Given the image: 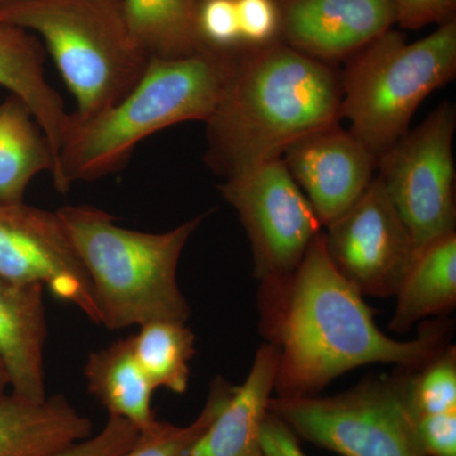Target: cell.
I'll return each instance as SVG.
<instances>
[{
  "label": "cell",
  "instance_id": "7c38bea8",
  "mask_svg": "<svg viewBox=\"0 0 456 456\" xmlns=\"http://www.w3.org/2000/svg\"><path fill=\"white\" fill-rule=\"evenodd\" d=\"M281 160L322 227L338 220L373 180L378 158L340 125L314 132L285 150Z\"/></svg>",
  "mask_w": 456,
  "mask_h": 456
},
{
  "label": "cell",
  "instance_id": "44dd1931",
  "mask_svg": "<svg viewBox=\"0 0 456 456\" xmlns=\"http://www.w3.org/2000/svg\"><path fill=\"white\" fill-rule=\"evenodd\" d=\"M126 22L150 59H178L207 47L197 0H121Z\"/></svg>",
  "mask_w": 456,
  "mask_h": 456
},
{
  "label": "cell",
  "instance_id": "4316f807",
  "mask_svg": "<svg viewBox=\"0 0 456 456\" xmlns=\"http://www.w3.org/2000/svg\"><path fill=\"white\" fill-rule=\"evenodd\" d=\"M140 430L127 419L108 416L104 428L86 439L41 456H117L139 439Z\"/></svg>",
  "mask_w": 456,
  "mask_h": 456
},
{
  "label": "cell",
  "instance_id": "ffe728a7",
  "mask_svg": "<svg viewBox=\"0 0 456 456\" xmlns=\"http://www.w3.org/2000/svg\"><path fill=\"white\" fill-rule=\"evenodd\" d=\"M56 154L49 137L20 99L0 103V203L25 202L35 176L55 167Z\"/></svg>",
  "mask_w": 456,
  "mask_h": 456
},
{
  "label": "cell",
  "instance_id": "484cf974",
  "mask_svg": "<svg viewBox=\"0 0 456 456\" xmlns=\"http://www.w3.org/2000/svg\"><path fill=\"white\" fill-rule=\"evenodd\" d=\"M242 46L256 47L279 40V0H235Z\"/></svg>",
  "mask_w": 456,
  "mask_h": 456
},
{
  "label": "cell",
  "instance_id": "7402d4cb",
  "mask_svg": "<svg viewBox=\"0 0 456 456\" xmlns=\"http://www.w3.org/2000/svg\"><path fill=\"white\" fill-rule=\"evenodd\" d=\"M131 338L134 356L155 391L187 392L189 362L196 355V335L187 323L155 321L140 326Z\"/></svg>",
  "mask_w": 456,
  "mask_h": 456
},
{
  "label": "cell",
  "instance_id": "9a60e30c",
  "mask_svg": "<svg viewBox=\"0 0 456 456\" xmlns=\"http://www.w3.org/2000/svg\"><path fill=\"white\" fill-rule=\"evenodd\" d=\"M278 353L269 342L257 349L250 371L198 440L191 456H264L260 430L274 395Z\"/></svg>",
  "mask_w": 456,
  "mask_h": 456
},
{
  "label": "cell",
  "instance_id": "9c48e42d",
  "mask_svg": "<svg viewBox=\"0 0 456 456\" xmlns=\"http://www.w3.org/2000/svg\"><path fill=\"white\" fill-rule=\"evenodd\" d=\"M222 197L244 226L260 281L289 275L322 224L283 160L275 159L226 178Z\"/></svg>",
  "mask_w": 456,
  "mask_h": 456
},
{
  "label": "cell",
  "instance_id": "ac0fdd59",
  "mask_svg": "<svg viewBox=\"0 0 456 456\" xmlns=\"http://www.w3.org/2000/svg\"><path fill=\"white\" fill-rule=\"evenodd\" d=\"M88 391L106 408L108 416L127 419L140 431L155 424V389L134 356L132 338H119L93 351L84 367Z\"/></svg>",
  "mask_w": 456,
  "mask_h": 456
},
{
  "label": "cell",
  "instance_id": "277c9868",
  "mask_svg": "<svg viewBox=\"0 0 456 456\" xmlns=\"http://www.w3.org/2000/svg\"><path fill=\"white\" fill-rule=\"evenodd\" d=\"M57 215L88 274L99 325L118 331L155 321L188 322L179 260L207 213L161 233L118 226L92 206L62 207Z\"/></svg>",
  "mask_w": 456,
  "mask_h": 456
},
{
  "label": "cell",
  "instance_id": "4dcf8cb0",
  "mask_svg": "<svg viewBox=\"0 0 456 456\" xmlns=\"http://www.w3.org/2000/svg\"><path fill=\"white\" fill-rule=\"evenodd\" d=\"M9 2H13V0H0V7H2V5L7 4Z\"/></svg>",
  "mask_w": 456,
  "mask_h": 456
},
{
  "label": "cell",
  "instance_id": "3957f363",
  "mask_svg": "<svg viewBox=\"0 0 456 456\" xmlns=\"http://www.w3.org/2000/svg\"><path fill=\"white\" fill-rule=\"evenodd\" d=\"M233 50L207 46L178 59L151 57L121 101L88 118L71 113L51 171L56 191L65 194L77 183L117 173L141 141L170 126L208 121L224 92Z\"/></svg>",
  "mask_w": 456,
  "mask_h": 456
},
{
  "label": "cell",
  "instance_id": "8fae6325",
  "mask_svg": "<svg viewBox=\"0 0 456 456\" xmlns=\"http://www.w3.org/2000/svg\"><path fill=\"white\" fill-rule=\"evenodd\" d=\"M0 277L40 284L99 325L88 274L57 212L0 203Z\"/></svg>",
  "mask_w": 456,
  "mask_h": 456
},
{
  "label": "cell",
  "instance_id": "1f68e13d",
  "mask_svg": "<svg viewBox=\"0 0 456 456\" xmlns=\"http://www.w3.org/2000/svg\"><path fill=\"white\" fill-rule=\"evenodd\" d=\"M200 0H197V3H200Z\"/></svg>",
  "mask_w": 456,
  "mask_h": 456
},
{
  "label": "cell",
  "instance_id": "5b68a950",
  "mask_svg": "<svg viewBox=\"0 0 456 456\" xmlns=\"http://www.w3.org/2000/svg\"><path fill=\"white\" fill-rule=\"evenodd\" d=\"M0 23L44 42L77 101V118L121 101L150 61L128 28L121 0H13L0 7Z\"/></svg>",
  "mask_w": 456,
  "mask_h": 456
},
{
  "label": "cell",
  "instance_id": "7a4b0ae2",
  "mask_svg": "<svg viewBox=\"0 0 456 456\" xmlns=\"http://www.w3.org/2000/svg\"><path fill=\"white\" fill-rule=\"evenodd\" d=\"M341 74L283 41L237 47L207 125L206 163L224 178L281 159L296 141L338 125Z\"/></svg>",
  "mask_w": 456,
  "mask_h": 456
},
{
  "label": "cell",
  "instance_id": "d6986e66",
  "mask_svg": "<svg viewBox=\"0 0 456 456\" xmlns=\"http://www.w3.org/2000/svg\"><path fill=\"white\" fill-rule=\"evenodd\" d=\"M389 329L406 334L416 323L448 314L456 305V233L441 237L417 254L397 294Z\"/></svg>",
  "mask_w": 456,
  "mask_h": 456
},
{
  "label": "cell",
  "instance_id": "603a6c76",
  "mask_svg": "<svg viewBox=\"0 0 456 456\" xmlns=\"http://www.w3.org/2000/svg\"><path fill=\"white\" fill-rule=\"evenodd\" d=\"M235 386L228 383L221 375L209 386L206 403L193 422L187 426H176L159 421L146 430L140 431L136 443L117 456H191L198 440L220 415Z\"/></svg>",
  "mask_w": 456,
  "mask_h": 456
},
{
  "label": "cell",
  "instance_id": "2e32d148",
  "mask_svg": "<svg viewBox=\"0 0 456 456\" xmlns=\"http://www.w3.org/2000/svg\"><path fill=\"white\" fill-rule=\"evenodd\" d=\"M0 86L31 110L57 156L70 128L71 113L47 80L41 41L33 33L5 23H0Z\"/></svg>",
  "mask_w": 456,
  "mask_h": 456
},
{
  "label": "cell",
  "instance_id": "f546056e",
  "mask_svg": "<svg viewBox=\"0 0 456 456\" xmlns=\"http://www.w3.org/2000/svg\"><path fill=\"white\" fill-rule=\"evenodd\" d=\"M9 389V378L7 370H5L4 365L0 362V399L5 397L8 395Z\"/></svg>",
  "mask_w": 456,
  "mask_h": 456
},
{
  "label": "cell",
  "instance_id": "5bb4252c",
  "mask_svg": "<svg viewBox=\"0 0 456 456\" xmlns=\"http://www.w3.org/2000/svg\"><path fill=\"white\" fill-rule=\"evenodd\" d=\"M44 293L40 284L0 277V362L7 370L12 395L32 402L47 398Z\"/></svg>",
  "mask_w": 456,
  "mask_h": 456
},
{
  "label": "cell",
  "instance_id": "e0dca14e",
  "mask_svg": "<svg viewBox=\"0 0 456 456\" xmlns=\"http://www.w3.org/2000/svg\"><path fill=\"white\" fill-rule=\"evenodd\" d=\"M93 435V424L64 395L42 402L0 399V456H41Z\"/></svg>",
  "mask_w": 456,
  "mask_h": 456
},
{
  "label": "cell",
  "instance_id": "f1b7e54d",
  "mask_svg": "<svg viewBox=\"0 0 456 456\" xmlns=\"http://www.w3.org/2000/svg\"><path fill=\"white\" fill-rule=\"evenodd\" d=\"M260 440L264 456H307L292 428L269 410L261 424Z\"/></svg>",
  "mask_w": 456,
  "mask_h": 456
},
{
  "label": "cell",
  "instance_id": "6da1fadb",
  "mask_svg": "<svg viewBox=\"0 0 456 456\" xmlns=\"http://www.w3.org/2000/svg\"><path fill=\"white\" fill-rule=\"evenodd\" d=\"M362 297L330 259L323 232L293 273L260 281L259 329L278 353L274 397L317 395L336 378L378 362L419 370L445 347L436 327L408 341L384 334Z\"/></svg>",
  "mask_w": 456,
  "mask_h": 456
},
{
  "label": "cell",
  "instance_id": "d4e9b609",
  "mask_svg": "<svg viewBox=\"0 0 456 456\" xmlns=\"http://www.w3.org/2000/svg\"><path fill=\"white\" fill-rule=\"evenodd\" d=\"M198 29L206 46L220 50L242 46L235 0H200Z\"/></svg>",
  "mask_w": 456,
  "mask_h": 456
},
{
  "label": "cell",
  "instance_id": "cb8c5ba5",
  "mask_svg": "<svg viewBox=\"0 0 456 456\" xmlns=\"http://www.w3.org/2000/svg\"><path fill=\"white\" fill-rule=\"evenodd\" d=\"M403 378L412 419L456 412L455 346L444 347L419 370H403Z\"/></svg>",
  "mask_w": 456,
  "mask_h": 456
},
{
  "label": "cell",
  "instance_id": "30bf717a",
  "mask_svg": "<svg viewBox=\"0 0 456 456\" xmlns=\"http://www.w3.org/2000/svg\"><path fill=\"white\" fill-rule=\"evenodd\" d=\"M323 239L336 269L362 296L395 297L417 255L379 176L326 227Z\"/></svg>",
  "mask_w": 456,
  "mask_h": 456
},
{
  "label": "cell",
  "instance_id": "83f0119b",
  "mask_svg": "<svg viewBox=\"0 0 456 456\" xmlns=\"http://www.w3.org/2000/svg\"><path fill=\"white\" fill-rule=\"evenodd\" d=\"M395 23L404 29L444 25L455 20L456 0H393Z\"/></svg>",
  "mask_w": 456,
  "mask_h": 456
},
{
  "label": "cell",
  "instance_id": "4fadbf2b",
  "mask_svg": "<svg viewBox=\"0 0 456 456\" xmlns=\"http://www.w3.org/2000/svg\"><path fill=\"white\" fill-rule=\"evenodd\" d=\"M288 46L331 62L350 59L395 23L393 0H279Z\"/></svg>",
  "mask_w": 456,
  "mask_h": 456
},
{
  "label": "cell",
  "instance_id": "52a82bcc",
  "mask_svg": "<svg viewBox=\"0 0 456 456\" xmlns=\"http://www.w3.org/2000/svg\"><path fill=\"white\" fill-rule=\"evenodd\" d=\"M268 410L299 440L341 456H425L408 410L403 371L369 377L330 397L273 395Z\"/></svg>",
  "mask_w": 456,
  "mask_h": 456
},
{
  "label": "cell",
  "instance_id": "8992f818",
  "mask_svg": "<svg viewBox=\"0 0 456 456\" xmlns=\"http://www.w3.org/2000/svg\"><path fill=\"white\" fill-rule=\"evenodd\" d=\"M455 74V20L412 44L389 29L350 57L341 74V118L379 158L410 131L422 102Z\"/></svg>",
  "mask_w": 456,
  "mask_h": 456
},
{
  "label": "cell",
  "instance_id": "ba28073f",
  "mask_svg": "<svg viewBox=\"0 0 456 456\" xmlns=\"http://www.w3.org/2000/svg\"><path fill=\"white\" fill-rule=\"evenodd\" d=\"M455 127L454 106L441 104L378 158V176L412 236L416 254L455 232Z\"/></svg>",
  "mask_w": 456,
  "mask_h": 456
}]
</instances>
